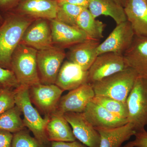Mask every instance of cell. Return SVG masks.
Segmentation results:
<instances>
[{
  "mask_svg": "<svg viewBox=\"0 0 147 147\" xmlns=\"http://www.w3.org/2000/svg\"><path fill=\"white\" fill-rule=\"evenodd\" d=\"M33 20L30 17L11 13L0 26V67L11 70L12 54L20 44L24 32Z\"/></svg>",
  "mask_w": 147,
  "mask_h": 147,
  "instance_id": "6da1fadb",
  "label": "cell"
},
{
  "mask_svg": "<svg viewBox=\"0 0 147 147\" xmlns=\"http://www.w3.org/2000/svg\"><path fill=\"white\" fill-rule=\"evenodd\" d=\"M37 51L20 43L12 54L11 70L20 85L30 87L40 84L37 62Z\"/></svg>",
  "mask_w": 147,
  "mask_h": 147,
  "instance_id": "7a4b0ae2",
  "label": "cell"
},
{
  "mask_svg": "<svg viewBox=\"0 0 147 147\" xmlns=\"http://www.w3.org/2000/svg\"><path fill=\"white\" fill-rule=\"evenodd\" d=\"M138 76L129 67L92 84L95 96L126 102Z\"/></svg>",
  "mask_w": 147,
  "mask_h": 147,
  "instance_id": "3957f363",
  "label": "cell"
},
{
  "mask_svg": "<svg viewBox=\"0 0 147 147\" xmlns=\"http://www.w3.org/2000/svg\"><path fill=\"white\" fill-rule=\"evenodd\" d=\"M14 90L15 104L24 115L23 119L25 127L42 144L50 145L51 142L47 139L45 131L49 117L45 116L43 118L33 107L30 98L28 87L20 85Z\"/></svg>",
  "mask_w": 147,
  "mask_h": 147,
  "instance_id": "277c9868",
  "label": "cell"
},
{
  "mask_svg": "<svg viewBox=\"0 0 147 147\" xmlns=\"http://www.w3.org/2000/svg\"><path fill=\"white\" fill-rule=\"evenodd\" d=\"M128 122L136 131L147 126V79L137 77L126 100Z\"/></svg>",
  "mask_w": 147,
  "mask_h": 147,
  "instance_id": "5b68a950",
  "label": "cell"
},
{
  "mask_svg": "<svg viewBox=\"0 0 147 147\" xmlns=\"http://www.w3.org/2000/svg\"><path fill=\"white\" fill-rule=\"evenodd\" d=\"M65 57L63 49L57 46L37 51L38 70L41 84H55Z\"/></svg>",
  "mask_w": 147,
  "mask_h": 147,
  "instance_id": "8992f818",
  "label": "cell"
},
{
  "mask_svg": "<svg viewBox=\"0 0 147 147\" xmlns=\"http://www.w3.org/2000/svg\"><path fill=\"white\" fill-rule=\"evenodd\" d=\"M128 67L123 55L114 53L100 54L88 70V84H93Z\"/></svg>",
  "mask_w": 147,
  "mask_h": 147,
  "instance_id": "52a82bcc",
  "label": "cell"
},
{
  "mask_svg": "<svg viewBox=\"0 0 147 147\" xmlns=\"http://www.w3.org/2000/svg\"><path fill=\"white\" fill-rule=\"evenodd\" d=\"M63 92L55 84L40 83L29 87L32 103L45 116H50L57 110Z\"/></svg>",
  "mask_w": 147,
  "mask_h": 147,
  "instance_id": "ba28073f",
  "label": "cell"
},
{
  "mask_svg": "<svg viewBox=\"0 0 147 147\" xmlns=\"http://www.w3.org/2000/svg\"><path fill=\"white\" fill-rule=\"evenodd\" d=\"M131 24L126 21L115 28L98 48V55L107 53L123 55L130 47L135 37Z\"/></svg>",
  "mask_w": 147,
  "mask_h": 147,
  "instance_id": "9c48e42d",
  "label": "cell"
},
{
  "mask_svg": "<svg viewBox=\"0 0 147 147\" xmlns=\"http://www.w3.org/2000/svg\"><path fill=\"white\" fill-rule=\"evenodd\" d=\"M95 96L91 84H84L61 96L56 111L63 114L83 113Z\"/></svg>",
  "mask_w": 147,
  "mask_h": 147,
  "instance_id": "30bf717a",
  "label": "cell"
},
{
  "mask_svg": "<svg viewBox=\"0 0 147 147\" xmlns=\"http://www.w3.org/2000/svg\"><path fill=\"white\" fill-rule=\"evenodd\" d=\"M64 116L76 139L88 147H100V134L83 113H67Z\"/></svg>",
  "mask_w": 147,
  "mask_h": 147,
  "instance_id": "8fae6325",
  "label": "cell"
},
{
  "mask_svg": "<svg viewBox=\"0 0 147 147\" xmlns=\"http://www.w3.org/2000/svg\"><path fill=\"white\" fill-rule=\"evenodd\" d=\"M20 43L38 51L53 47L51 28L46 19L38 18L33 21L24 32Z\"/></svg>",
  "mask_w": 147,
  "mask_h": 147,
  "instance_id": "7c38bea8",
  "label": "cell"
},
{
  "mask_svg": "<svg viewBox=\"0 0 147 147\" xmlns=\"http://www.w3.org/2000/svg\"><path fill=\"white\" fill-rule=\"evenodd\" d=\"M50 26L53 43L57 45V47L70 48L73 45L90 39L87 35L78 27L67 25L56 19L50 20Z\"/></svg>",
  "mask_w": 147,
  "mask_h": 147,
  "instance_id": "4fadbf2b",
  "label": "cell"
},
{
  "mask_svg": "<svg viewBox=\"0 0 147 147\" xmlns=\"http://www.w3.org/2000/svg\"><path fill=\"white\" fill-rule=\"evenodd\" d=\"M123 55L127 65L138 77L147 79V37L135 36L131 46Z\"/></svg>",
  "mask_w": 147,
  "mask_h": 147,
  "instance_id": "5bb4252c",
  "label": "cell"
},
{
  "mask_svg": "<svg viewBox=\"0 0 147 147\" xmlns=\"http://www.w3.org/2000/svg\"><path fill=\"white\" fill-rule=\"evenodd\" d=\"M56 0H21L16 7L17 14L28 17L52 20L57 17Z\"/></svg>",
  "mask_w": 147,
  "mask_h": 147,
  "instance_id": "9a60e30c",
  "label": "cell"
},
{
  "mask_svg": "<svg viewBox=\"0 0 147 147\" xmlns=\"http://www.w3.org/2000/svg\"><path fill=\"white\" fill-rule=\"evenodd\" d=\"M88 72L70 61H66L60 69L55 84L63 91L75 89L88 84Z\"/></svg>",
  "mask_w": 147,
  "mask_h": 147,
  "instance_id": "2e32d148",
  "label": "cell"
},
{
  "mask_svg": "<svg viewBox=\"0 0 147 147\" xmlns=\"http://www.w3.org/2000/svg\"><path fill=\"white\" fill-rule=\"evenodd\" d=\"M83 113L94 128H113L128 123L127 119L115 115L102 106L92 101L88 104Z\"/></svg>",
  "mask_w": 147,
  "mask_h": 147,
  "instance_id": "e0dca14e",
  "label": "cell"
},
{
  "mask_svg": "<svg viewBox=\"0 0 147 147\" xmlns=\"http://www.w3.org/2000/svg\"><path fill=\"white\" fill-rule=\"evenodd\" d=\"M124 9L135 35L147 37V0H126Z\"/></svg>",
  "mask_w": 147,
  "mask_h": 147,
  "instance_id": "ac0fdd59",
  "label": "cell"
},
{
  "mask_svg": "<svg viewBox=\"0 0 147 147\" xmlns=\"http://www.w3.org/2000/svg\"><path fill=\"white\" fill-rule=\"evenodd\" d=\"M100 40L88 39L70 47L68 54L69 61L88 71L95 60Z\"/></svg>",
  "mask_w": 147,
  "mask_h": 147,
  "instance_id": "d6986e66",
  "label": "cell"
},
{
  "mask_svg": "<svg viewBox=\"0 0 147 147\" xmlns=\"http://www.w3.org/2000/svg\"><path fill=\"white\" fill-rule=\"evenodd\" d=\"M49 117L45 131L49 142H73L76 140L64 114L56 111Z\"/></svg>",
  "mask_w": 147,
  "mask_h": 147,
  "instance_id": "ffe728a7",
  "label": "cell"
},
{
  "mask_svg": "<svg viewBox=\"0 0 147 147\" xmlns=\"http://www.w3.org/2000/svg\"><path fill=\"white\" fill-rule=\"evenodd\" d=\"M95 128L100 134V147H121L123 143L136 132L133 125L129 122L113 128Z\"/></svg>",
  "mask_w": 147,
  "mask_h": 147,
  "instance_id": "44dd1931",
  "label": "cell"
},
{
  "mask_svg": "<svg viewBox=\"0 0 147 147\" xmlns=\"http://www.w3.org/2000/svg\"><path fill=\"white\" fill-rule=\"evenodd\" d=\"M88 9L94 18L101 15L110 16L117 25L127 21L124 7L114 0H90Z\"/></svg>",
  "mask_w": 147,
  "mask_h": 147,
  "instance_id": "7402d4cb",
  "label": "cell"
},
{
  "mask_svg": "<svg viewBox=\"0 0 147 147\" xmlns=\"http://www.w3.org/2000/svg\"><path fill=\"white\" fill-rule=\"evenodd\" d=\"M76 26L83 31L90 39L100 40L103 37L105 24L96 20L88 8L84 9L79 14L76 20Z\"/></svg>",
  "mask_w": 147,
  "mask_h": 147,
  "instance_id": "603a6c76",
  "label": "cell"
},
{
  "mask_svg": "<svg viewBox=\"0 0 147 147\" xmlns=\"http://www.w3.org/2000/svg\"><path fill=\"white\" fill-rule=\"evenodd\" d=\"M22 112L15 105L0 115V130L14 134L26 128L21 117Z\"/></svg>",
  "mask_w": 147,
  "mask_h": 147,
  "instance_id": "cb8c5ba5",
  "label": "cell"
},
{
  "mask_svg": "<svg viewBox=\"0 0 147 147\" xmlns=\"http://www.w3.org/2000/svg\"><path fill=\"white\" fill-rule=\"evenodd\" d=\"M92 101L102 106L115 115L127 119L128 110L126 102L102 96H95Z\"/></svg>",
  "mask_w": 147,
  "mask_h": 147,
  "instance_id": "d4e9b609",
  "label": "cell"
},
{
  "mask_svg": "<svg viewBox=\"0 0 147 147\" xmlns=\"http://www.w3.org/2000/svg\"><path fill=\"white\" fill-rule=\"evenodd\" d=\"M87 8L68 3L58 4L57 17L55 19L63 24L76 26L77 18L82 11Z\"/></svg>",
  "mask_w": 147,
  "mask_h": 147,
  "instance_id": "484cf974",
  "label": "cell"
},
{
  "mask_svg": "<svg viewBox=\"0 0 147 147\" xmlns=\"http://www.w3.org/2000/svg\"><path fill=\"white\" fill-rule=\"evenodd\" d=\"M32 137L26 128L13 134L11 147H50Z\"/></svg>",
  "mask_w": 147,
  "mask_h": 147,
  "instance_id": "4316f807",
  "label": "cell"
},
{
  "mask_svg": "<svg viewBox=\"0 0 147 147\" xmlns=\"http://www.w3.org/2000/svg\"><path fill=\"white\" fill-rule=\"evenodd\" d=\"M14 90L4 87L0 89V115L16 105Z\"/></svg>",
  "mask_w": 147,
  "mask_h": 147,
  "instance_id": "83f0119b",
  "label": "cell"
},
{
  "mask_svg": "<svg viewBox=\"0 0 147 147\" xmlns=\"http://www.w3.org/2000/svg\"><path fill=\"white\" fill-rule=\"evenodd\" d=\"M0 84L4 88L16 89L20 86L13 71L0 67Z\"/></svg>",
  "mask_w": 147,
  "mask_h": 147,
  "instance_id": "f1b7e54d",
  "label": "cell"
},
{
  "mask_svg": "<svg viewBox=\"0 0 147 147\" xmlns=\"http://www.w3.org/2000/svg\"><path fill=\"white\" fill-rule=\"evenodd\" d=\"M135 139L127 143L123 147H147V131L145 128L136 131Z\"/></svg>",
  "mask_w": 147,
  "mask_h": 147,
  "instance_id": "f546056e",
  "label": "cell"
},
{
  "mask_svg": "<svg viewBox=\"0 0 147 147\" xmlns=\"http://www.w3.org/2000/svg\"><path fill=\"white\" fill-rule=\"evenodd\" d=\"M13 134L0 130V147H11Z\"/></svg>",
  "mask_w": 147,
  "mask_h": 147,
  "instance_id": "4dcf8cb0",
  "label": "cell"
},
{
  "mask_svg": "<svg viewBox=\"0 0 147 147\" xmlns=\"http://www.w3.org/2000/svg\"><path fill=\"white\" fill-rule=\"evenodd\" d=\"M50 147H88L79 141L71 142H52Z\"/></svg>",
  "mask_w": 147,
  "mask_h": 147,
  "instance_id": "1f68e13d",
  "label": "cell"
},
{
  "mask_svg": "<svg viewBox=\"0 0 147 147\" xmlns=\"http://www.w3.org/2000/svg\"><path fill=\"white\" fill-rule=\"evenodd\" d=\"M21 0H0V10L7 11L16 7Z\"/></svg>",
  "mask_w": 147,
  "mask_h": 147,
  "instance_id": "d6a6232c",
  "label": "cell"
},
{
  "mask_svg": "<svg viewBox=\"0 0 147 147\" xmlns=\"http://www.w3.org/2000/svg\"><path fill=\"white\" fill-rule=\"evenodd\" d=\"M58 4L68 3L88 8L90 0H58Z\"/></svg>",
  "mask_w": 147,
  "mask_h": 147,
  "instance_id": "836d02e7",
  "label": "cell"
},
{
  "mask_svg": "<svg viewBox=\"0 0 147 147\" xmlns=\"http://www.w3.org/2000/svg\"><path fill=\"white\" fill-rule=\"evenodd\" d=\"M118 4L121 6L123 7H124L126 4V0H114Z\"/></svg>",
  "mask_w": 147,
  "mask_h": 147,
  "instance_id": "e575fe53",
  "label": "cell"
},
{
  "mask_svg": "<svg viewBox=\"0 0 147 147\" xmlns=\"http://www.w3.org/2000/svg\"><path fill=\"white\" fill-rule=\"evenodd\" d=\"M3 18L2 17L1 15V13H0V23H1L2 22H3Z\"/></svg>",
  "mask_w": 147,
  "mask_h": 147,
  "instance_id": "d590c367",
  "label": "cell"
},
{
  "mask_svg": "<svg viewBox=\"0 0 147 147\" xmlns=\"http://www.w3.org/2000/svg\"><path fill=\"white\" fill-rule=\"evenodd\" d=\"M2 87H3L1 85V84H0V89H1V88Z\"/></svg>",
  "mask_w": 147,
  "mask_h": 147,
  "instance_id": "8d00e7d4",
  "label": "cell"
},
{
  "mask_svg": "<svg viewBox=\"0 0 147 147\" xmlns=\"http://www.w3.org/2000/svg\"><path fill=\"white\" fill-rule=\"evenodd\" d=\"M56 1H58V0H56Z\"/></svg>",
  "mask_w": 147,
  "mask_h": 147,
  "instance_id": "74e56055",
  "label": "cell"
},
{
  "mask_svg": "<svg viewBox=\"0 0 147 147\" xmlns=\"http://www.w3.org/2000/svg\"></svg>",
  "mask_w": 147,
  "mask_h": 147,
  "instance_id": "f35d334b",
  "label": "cell"
},
{
  "mask_svg": "<svg viewBox=\"0 0 147 147\" xmlns=\"http://www.w3.org/2000/svg\"></svg>",
  "mask_w": 147,
  "mask_h": 147,
  "instance_id": "ab89813d",
  "label": "cell"
}]
</instances>
